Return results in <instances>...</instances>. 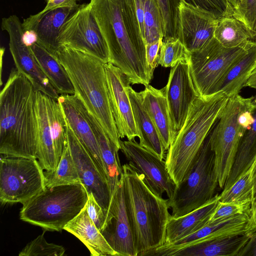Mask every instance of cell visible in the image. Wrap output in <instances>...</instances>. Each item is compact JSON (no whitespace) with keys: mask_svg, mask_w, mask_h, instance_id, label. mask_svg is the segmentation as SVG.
<instances>
[{"mask_svg":"<svg viewBox=\"0 0 256 256\" xmlns=\"http://www.w3.org/2000/svg\"><path fill=\"white\" fill-rule=\"evenodd\" d=\"M67 126L68 145L81 183L88 194H93L106 215L112 194L108 180L102 174L85 148Z\"/></svg>","mask_w":256,"mask_h":256,"instance_id":"d6986e66","label":"cell"},{"mask_svg":"<svg viewBox=\"0 0 256 256\" xmlns=\"http://www.w3.org/2000/svg\"><path fill=\"white\" fill-rule=\"evenodd\" d=\"M218 201L219 195L216 194L209 202L184 215L178 217L170 216L166 226L164 244L174 242L208 224Z\"/></svg>","mask_w":256,"mask_h":256,"instance_id":"4316f807","label":"cell"},{"mask_svg":"<svg viewBox=\"0 0 256 256\" xmlns=\"http://www.w3.org/2000/svg\"><path fill=\"white\" fill-rule=\"evenodd\" d=\"M22 40L25 44L31 46L37 42L38 36L34 30H24Z\"/></svg>","mask_w":256,"mask_h":256,"instance_id":"bcb514c9","label":"cell"},{"mask_svg":"<svg viewBox=\"0 0 256 256\" xmlns=\"http://www.w3.org/2000/svg\"><path fill=\"white\" fill-rule=\"evenodd\" d=\"M88 196L82 183L46 187L22 204L20 219L46 230L61 231L83 210Z\"/></svg>","mask_w":256,"mask_h":256,"instance_id":"8992f818","label":"cell"},{"mask_svg":"<svg viewBox=\"0 0 256 256\" xmlns=\"http://www.w3.org/2000/svg\"><path fill=\"white\" fill-rule=\"evenodd\" d=\"M255 160L251 166L232 185L228 188L222 190L219 195V202H251L252 204L254 200L252 175Z\"/></svg>","mask_w":256,"mask_h":256,"instance_id":"e575fe53","label":"cell"},{"mask_svg":"<svg viewBox=\"0 0 256 256\" xmlns=\"http://www.w3.org/2000/svg\"><path fill=\"white\" fill-rule=\"evenodd\" d=\"M58 42L64 46L109 62L107 44L89 3L80 4L62 26Z\"/></svg>","mask_w":256,"mask_h":256,"instance_id":"7c38bea8","label":"cell"},{"mask_svg":"<svg viewBox=\"0 0 256 256\" xmlns=\"http://www.w3.org/2000/svg\"><path fill=\"white\" fill-rule=\"evenodd\" d=\"M256 65V42L250 40L246 52L229 68L217 86L215 94L230 98L239 94Z\"/></svg>","mask_w":256,"mask_h":256,"instance_id":"f1b7e54d","label":"cell"},{"mask_svg":"<svg viewBox=\"0 0 256 256\" xmlns=\"http://www.w3.org/2000/svg\"><path fill=\"white\" fill-rule=\"evenodd\" d=\"M77 8H62L30 15L24 20L23 30H34L38 36L37 43L56 57L60 48L58 37L60 28Z\"/></svg>","mask_w":256,"mask_h":256,"instance_id":"44dd1931","label":"cell"},{"mask_svg":"<svg viewBox=\"0 0 256 256\" xmlns=\"http://www.w3.org/2000/svg\"><path fill=\"white\" fill-rule=\"evenodd\" d=\"M36 90L12 68L0 93V154L36 158Z\"/></svg>","mask_w":256,"mask_h":256,"instance_id":"7a4b0ae2","label":"cell"},{"mask_svg":"<svg viewBox=\"0 0 256 256\" xmlns=\"http://www.w3.org/2000/svg\"><path fill=\"white\" fill-rule=\"evenodd\" d=\"M38 63L60 94H74V90L69 76L57 58L37 42L30 46Z\"/></svg>","mask_w":256,"mask_h":256,"instance_id":"4dcf8cb0","label":"cell"},{"mask_svg":"<svg viewBox=\"0 0 256 256\" xmlns=\"http://www.w3.org/2000/svg\"><path fill=\"white\" fill-rule=\"evenodd\" d=\"M140 92L143 104L157 128L166 150H168L177 132L172 125L163 89L158 90L148 84Z\"/></svg>","mask_w":256,"mask_h":256,"instance_id":"484cf974","label":"cell"},{"mask_svg":"<svg viewBox=\"0 0 256 256\" xmlns=\"http://www.w3.org/2000/svg\"><path fill=\"white\" fill-rule=\"evenodd\" d=\"M90 9L107 44L109 62L120 68L131 84H150L146 44L134 0H90Z\"/></svg>","mask_w":256,"mask_h":256,"instance_id":"6da1fadb","label":"cell"},{"mask_svg":"<svg viewBox=\"0 0 256 256\" xmlns=\"http://www.w3.org/2000/svg\"><path fill=\"white\" fill-rule=\"evenodd\" d=\"M64 230L78 238L92 256H118L107 242L88 214L86 206Z\"/></svg>","mask_w":256,"mask_h":256,"instance_id":"83f0119b","label":"cell"},{"mask_svg":"<svg viewBox=\"0 0 256 256\" xmlns=\"http://www.w3.org/2000/svg\"><path fill=\"white\" fill-rule=\"evenodd\" d=\"M0 155L2 204H23L46 188L44 170L36 158Z\"/></svg>","mask_w":256,"mask_h":256,"instance_id":"30bf717a","label":"cell"},{"mask_svg":"<svg viewBox=\"0 0 256 256\" xmlns=\"http://www.w3.org/2000/svg\"><path fill=\"white\" fill-rule=\"evenodd\" d=\"M44 232L28 243L20 252L18 256H64V248L62 246L48 242L44 237Z\"/></svg>","mask_w":256,"mask_h":256,"instance_id":"74e56055","label":"cell"},{"mask_svg":"<svg viewBox=\"0 0 256 256\" xmlns=\"http://www.w3.org/2000/svg\"><path fill=\"white\" fill-rule=\"evenodd\" d=\"M56 58L66 69L76 95L100 124L120 150L119 137L112 112L105 64L88 54L60 46Z\"/></svg>","mask_w":256,"mask_h":256,"instance_id":"277c9868","label":"cell"},{"mask_svg":"<svg viewBox=\"0 0 256 256\" xmlns=\"http://www.w3.org/2000/svg\"><path fill=\"white\" fill-rule=\"evenodd\" d=\"M213 14L217 19L232 15L234 10L228 0H182Z\"/></svg>","mask_w":256,"mask_h":256,"instance_id":"f35d334b","label":"cell"},{"mask_svg":"<svg viewBox=\"0 0 256 256\" xmlns=\"http://www.w3.org/2000/svg\"><path fill=\"white\" fill-rule=\"evenodd\" d=\"M252 234L214 239H198L178 245L164 244L148 252L146 256H238Z\"/></svg>","mask_w":256,"mask_h":256,"instance_id":"e0dca14e","label":"cell"},{"mask_svg":"<svg viewBox=\"0 0 256 256\" xmlns=\"http://www.w3.org/2000/svg\"><path fill=\"white\" fill-rule=\"evenodd\" d=\"M100 231L118 256H138L126 208L122 174L111 194Z\"/></svg>","mask_w":256,"mask_h":256,"instance_id":"5bb4252c","label":"cell"},{"mask_svg":"<svg viewBox=\"0 0 256 256\" xmlns=\"http://www.w3.org/2000/svg\"><path fill=\"white\" fill-rule=\"evenodd\" d=\"M2 30L9 36V49L16 69L32 84L36 90L58 100L60 94L42 72L30 46L23 42L22 22L16 15L4 18Z\"/></svg>","mask_w":256,"mask_h":256,"instance_id":"4fadbf2b","label":"cell"},{"mask_svg":"<svg viewBox=\"0 0 256 256\" xmlns=\"http://www.w3.org/2000/svg\"><path fill=\"white\" fill-rule=\"evenodd\" d=\"M254 120L240 138L234 161L224 190L228 188L252 165L256 159V101L254 100Z\"/></svg>","mask_w":256,"mask_h":256,"instance_id":"f546056e","label":"cell"},{"mask_svg":"<svg viewBox=\"0 0 256 256\" xmlns=\"http://www.w3.org/2000/svg\"><path fill=\"white\" fill-rule=\"evenodd\" d=\"M214 38L226 48H230L246 44L252 40V32L242 22L230 15L218 19Z\"/></svg>","mask_w":256,"mask_h":256,"instance_id":"d6a6232c","label":"cell"},{"mask_svg":"<svg viewBox=\"0 0 256 256\" xmlns=\"http://www.w3.org/2000/svg\"><path fill=\"white\" fill-rule=\"evenodd\" d=\"M250 41L244 46L228 48L214 38L202 48L190 52V72L199 96L215 94L218 83L246 52Z\"/></svg>","mask_w":256,"mask_h":256,"instance_id":"8fae6325","label":"cell"},{"mask_svg":"<svg viewBox=\"0 0 256 256\" xmlns=\"http://www.w3.org/2000/svg\"><path fill=\"white\" fill-rule=\"evenodd\" d=\"M88 200L86 208L88 215L97 228L100 230L102 227L106 218V214L96 200L93 194H88Z\"/></svg>","mask_w":256,"mask_h":256,"instance_id":"b9f144b4","label":"cell"},{"mask_svg":"<svg viewBox=\"0 0 256 256\" xmlns=\"http://www.w3.org/2000/svg\"><path fill=\"white\" fill-rule=\"evenodd\" d=\"M255 42H256V40Z\"/></svg>","mask_w":256,"mask_h":256,"instance_id":"f5cc1de1","label":"cell"},{"mask_svg":"<svg viewBox=\"0 0 256 256\" xmlns=\"http://www.w3.org/2000/svg\"><path fill=\"white\" fill-rule=\"evenodd\" d=\"M37 120L36 158L45 172L58 166L68 144V126L58 101L36 90Z\"/></svg>","mask_w":256,"mask_h":256,"instance_id":"9c48e42d","label":"cell"},{"mask_svg":"<svg viewBox=\"0 0 256 256\" xmlns=\"http://www.w3.org/2000/svg\"><path fill=\"white\" fill-rule=\"evenodd\" d=\"M230 4L232 7L233 10L235 8L238 4L242 0H228Z\"/></svg>","mask_w":256,"mask_h":256,"instance_id":"f907efd6","label":"cell"},{"mask_svg":"<svg viewBox=\"0 0 256 256\" xmlns=\"http://www.w3.org/2000/svg\"><path fill=\"white\" fill-rule=\"evenodd\" d=\"M232 15L243 22L253 34L256 24V0H242L234 9Z\"/></svg>","mask_w":256,"mask_h":256,"instance_id":"60d3db41","label":"cell"},{"mask_svg":"<svg viewBox=\"0 0 256 256\" xmlns=\"http://www.w3.org/2000/svg\"><path fill=\"white\" fill-rule=\"evenodd\" d=\"M256 232L251 212L245 213L208 222L196 232L168 244L178 245L198 239H214Z\"/></svg>","mask_w":256,"mask_h":256,"instance_id":"d4e9b609","label":"cell"},{"mask_svg":"<svg viewBox=\"0 0 256 256\" xmlns=\"http://www.w3.org/2000/svg\"><path fill=\"white\" fill-rule=\"evenodd\" d=\"M162 40L161 38L156 42L146 44V63L152 74H154L155 68L159 64L160 52Z\"/></svg>","mask_w":256,"mask_h":256,"instance_id":"7bdbcfd3","label":"cell"},{"mask_svg":"<svg viewBox=\"0 0 256 256\" xmlns=\"http://www.w3.org/2000/svg\"><path fill=\"white\" fill-rule=\"evenodd\" d=\"M251 217L253 223L256 229V199L252 205L251 208Z\"/></svg>","mask_w":256,"mask_h":256,"instance_id":"681fc988","label":"cell"},{"mask_svg":"<svg viewBox=\"0 0 256 256\" xmlns=\"http://www.w3.org/2000/svg\"><path fill=\"white\" fill-rule=\"evenodd\" d=\"M44 174L46 188L81 183L68 142L56 170Z\"/></svg>","mask_w":256,"mask_h":256,"instance_id":"836d02e7","label":"cell"},{"mask_svg":"<svg viewBox=\"0 0 256 256\" xmlns=\"http://www.w3.org/2000/svg\"><path fill=\"white\" fill-rule=\"evenodd\" d=\"M245 86H248L256 90V65L253 69Z\"/></svg>","mask_w":256,"mask_h":256,"instance_id":"7dc6e473","label":"cell"},{"mask_svg":"<svg viewBox=\"0 0 256 256\" xmlns=\"http://www.w3.org/2000/svg\"><path fill=\"white\" fill-rule=\"evenodd\" d=\"M120 150L128 163L143 174L148 185L156 194L162 197L166 194L168 199L172 197L176 185L168 172L165 160L140 146L135 140H121Z\"/></svg>","mask_w":256,"mask_h":256,"instance_id":"9a60e30c","label":"cell"},{"mask_svg":"<svg viewBox=\"0 0 256 256\" xmlns=\"http://www.w3.org/2000/svg\"><path fill=\"white\" fill-rule=\"evenodd\" d=\"M228 98L222 92H218L206 97L198 96L191 104L165 158L166 169L176 186L188 172Z\"/></svg>","mask_w":256,"mask_h":256,"instance_id":"5b68a950","label":"cell"},{"mask_svg":"<svg viewBox=\"0 0 256 256\" xmlns=\"http://www.w3.org/2000/svg\"><path fill=\"white\" fill-rule=\"evenodd\" d=\"M134 2L145 44L164 38L162 16L157 0H134Z\"/></svg>","mask_w":256,"mask_h":256,"instance_id":"1f68e13d","label":"cell"},{"mask_svg":"<svg viewBox=\"0 0 256 256\" xmlns=\"http://www.w3.org/2000/svg\"><path fill=\"white\" fill-rule=\"evenodd\" d=\"M251 208V202H222L218 201L209 222L239 214L250 213Z\"/></svg>","mask_w":256,"mask_h":256,"instance_id":"ab89813d","label":"cell"},{"mask_svg":"<svg viewBox=\"0 0 256 256\" xmlns=\"http://www.w3.org/2000/svg\"><path fill=\"white\" fill-rule=\"evenodd\" d=\"M58 101L67 124L85 148L102 174L107 179L98 144L88 120L69 98L68 94H60Z\"/></svg>","mask_w":256,"mask_h":256,"instance_id":"603a6c76","label":"cell"},{"mask_svg":"<svg viewBox=\"0 0 256 256\" xmlns=\"http://www.w3.org/2000/svg\"><path fill=\"white\" fill-rule=\"evenodd\" d=\"M126 90L140 136L139 144L160 159L165 160L166 150L156 126L143 104L140 92L134 90L130 84L126 86Z\"/></svg>","mask_w":256,"mask_h":256,"instance_id":"cb8c5ba5","label":"cell"},{"mask_svg":"<svg viewBox=\"0 0 256 256\" xmlns=\"http://www.w3.org/2000/svg\"><path fill=\"white\" fill-rule=\"evenodd\" d=\"M253 34H254V38L252 40V41H256V24L254 28L253 31Z\"/></svg>","mask_w":256,"mask_h":256,"instance_id":"816d5d0a","label":"cell"},{"mask_svg":"<svg viewBox=\"0 0 256 256\" xmlns=\"http://www.w3.org/2000/svg\"><path fill=\"white\" fill-rule=\"evenodd\" d=\"M179 40L193 52L206 46L214 38L217 19L213 14L182 0Z\"/></svg>","mask_w":256,"mask_h":256,"instance_id":"ffe728a7","label":"cell"},{"mask_svg":"<svg viewBox=\"0 0 256 256\" xmlns=\"http://www.w3.org/2000/svg\"><path fill=\"white\" fill-rule=\"evenodd\" d=\"M80 0H46V5L44 8L39 12L40 14L48 10L62 8H77L80 4L77 2Z\"/></svg>","mask_w":256,"mask_h":256,"instance_id":"ee69618b","label":"cell"},{"mask_svg":"<svg viewBox=\"0 0 256 256\" xmlns=\"http://www.w3.org/2000/svg\"><path fill=\"white\" fill-rule=\"evenodd\" d=\"M190 52L179 39H163L158 64L163 67L172 68L180 61L190 60Z\"/></svg>","mask_w":256,"mask_h":256,"instance_id":"8d00e7d4","label":"cell"},{"mask_svg":"<svg viewBox=\"0 0 256 256\" xmlns=\"http://www.w3.org/2000/svg\"><path fill=\"white\" fill-rule=\"evenodd\" d=\"M218 186L210 132L188 172L168 199L171 216H182L203 206L215 196Z\"/></svg>","mask_w":256,"mask_h":256,"instance_id":"ba28073f","label":"cell"},{"mask_svg":"<svg viewBox=\"0 0 256 256\" xmlns=\"http://www.w3.org/2000/svg\"><path fill=\"white\" fill-rule=\"evenodd\" d=\"M189 61H180L171 68L167 84L162 88L176 132L183 126L191 104L199 96L190 74Z\"/></svg>","mask_w":256,"mask_h":256,"instance_id":"2e32d148","label":"cell"},{"mask_svg":"<svg viewBox=\"0 0 256 256\" xmlns=\"http://www.w3.org/2000/svg\"><path fill=\"white\" fill-rule=\"evenodd\" d=\"M124 198L138 256L164 244L171 216L168 198L156 194L143 174L130 164L122 166Z\"/></svg>","mask_w":256,"mask_h":256,"instance_id":"3957f363","label":"cell"},{"mask_svg":"<svg viewBox=\"0 0 256 256\" xmlns=\"http://www.w3.org/2000/svg\"><path fill=\"white\" fill-rule=\"evenodd\" d=\"M107 84L112 112L119 137L128 140L139 138L126 86L131 84L126 76L111 64H105Z\"/></svg>","mask_w":256,"mask_h":256,"instance_id":"ac0fdd59","label":"cell"},{"mask_svg":"<svg viewBox=\"0 0 256 256\" xmlns=\"http://www.w3.org/2000/svg\"><path fill=\"white\" fill-rule=\"evenodd\" d=\"M252 178H253V186H254V188H253L254 200H253V202H252V204H253L256 199V160H255V163H254V170H253Z\"/></svg>","mask_w":256,"mask_h":256,"instance_id":"c3c4849f","label":"cell"},{"mask_svg":"<svg viewBox=\"0 0 256 256\" xmlns=\"http://www.w3.org/2000/svg\"><path fill=\"white\" fill-rule=\"evenodd\" d=\"M254 106L252 98H244L240 94L229 98L210 132L216 174L221 188H224L230 174L243 132L254 120Z\"/></svg>","mask_w":256,"mask_h":256,"instance_id":"52a82bcc","label":"cell"},{"mask_svg":"<svg viewBox=\"0 0 256 256\" xmlns=\"http://www.w3.org/2000/svg\"><path fill=\"white\" fill-rule=\"evenodd\" d=\"M162 20L163 39H179L182 0H157Z\"/></svg>","mask_w":256,"mask_h":256,"instance_id":"d590c367","label":"cell"},{"mask_svg":"<svg viewBox=\"0 0 256 256\" xmlns=\"http://www.w3.org/2000/svg\"><path fill=\"white\" fill-rule=\"evenodd\" d=\"M238 256H256V232L252 233Z\"/></svg>","mask_w":256,"mask_h":256,"instance_id":"f6af8a7d","label":"cell"},{"mask_svg":"<svg viewBox=\"0 0 256 256\" xmlns=\"http://www.w3.org/2000/svg\"><path fill=\"white\" fill-rule=\"evenodd\" d=\"M68 96L88 120L94 132L112 194L122 174V166L118 156L120 150L112 142L98 120L87 110L80 99L74 94H68Z\"/></svg>","mask_w":256,"mask_h":256,"instance_id":"7402d4cb","label":"cell"}]
</instances>
